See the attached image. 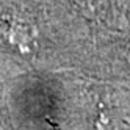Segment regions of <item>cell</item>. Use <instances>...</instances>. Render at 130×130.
Instances as JSON below:
<instances>
[{
    "label": "cell",
    "mask_w": 130,
    "mask_h": 130,
    "mask_svg": "<svg viewBox=\"0 0 130 130\" xmlns=\"http://www.w3.org/2000/svg\"><path fill=\"white\" fill-rule=\"evenodd\" d=\"M0 35L8 47L21 55H30L35 49V33L31 27L21 19H3L0 24Z\"/></svg>",
    "instance_id": "6da1fadb"
}]
</instances>
